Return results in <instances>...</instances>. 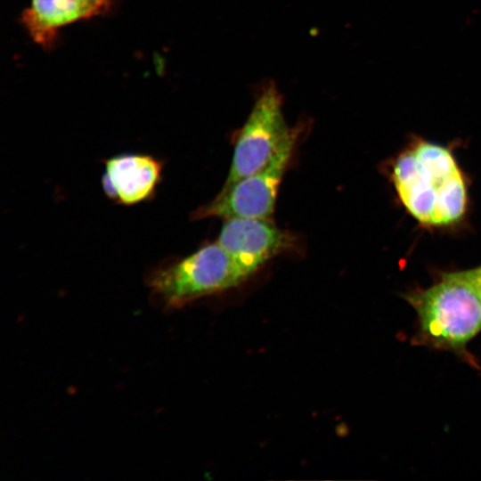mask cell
Here are the masks:
<instances>
[{
	"mask_svg": "<svg viewBox=\"0 0 481 481\" xmlns=\"http://www.w3.org/2000/svg\"><path fill=\"white\" fill-rule=\"evenodd\" d=\"M404 297L417 314L415 345L452 351L472 362L466 346L481 331V301L457 272L443 273L428 288Z\"/></svg>",
	"mask_w": 481,
	"mask_h": 481,
	"instance_id": "1",
	"label": "cell"
},
{
	"mask_svg": "<svg viewBox=\"0 0 481 481\" xmlns=\"http://www.w3.org/2000/svg\"><path fill=\"white\" fill-rule=\"evenodd\" d=\"M246 281L216 240L183 257H169L151 267L145 282L151 298L166 309L180 308Z\"/></svg>",
	"mask_w": 481,
	"mask_h": 481,
	"instance_id": "2",
	"label": "cell"
},
{
	"mask_svg": "<svg viewBox=\"0 0 481 481\" xmlns=\"http://www.w3.org/2000/svg\"><path fill=\"white\" fill-rule=\"evenodd\" d=\"M303 125L295 126L265 165L195 209L192 220L219 217L271 218L279 186L299 142Z\"/></svg>",
	"mask_w": 481,
	"mask_h": 481,
	"instance_id": "3",
	"label": "cell"
},
{
	"mask_svg": "<svg viewBox=\"0 0 481 481\" xmlns=\"http://www.w3.org/2000/svg\"><path fill=\"white\" fill-rule=\"evenodd\" d=\"M292 129L283 115L281 95L275 86H267L257 97L247 120L236 133L232 163L219 192L227 191L265 165Z\"/></svg>",
	"mask_w": 481,
	"mask_h": 481,
	"instance_id": "4",
	"label": "cell"
},
{
	"mask_svg": "<svg viewBox=\"0 0 481 481\" xmlns=\"http://www.w3.org/2000/svg\"><path fill=\"white\" fill-rule=\"evenodd\" d=\"M216 241L247 281L271 259L298 252V236L278 227L271 218L224 219Z\"/></svg>",
	"mask_w": 481,
	"mask_h": 481,
	"instance_id": "5",
	"label": "cell"
},
{
	"mask_svg": "<svg viewBox=\"0 0 481 481\" xmlns=\"http://www.w3.org/2000/svg\"><path fill=\"white\" fill-rule=\"evenodd\" d=\"M102 190L114 203L132 206L151 200L162 181L164 160L137 152L103 159Z\"/></svg>",
	"mask_w": 481,
	"mask_h": 481,
	"instance_id": "6",
	"label": "cell"
},
{
	"mask_svg": "<svg viewBox=\"0 0 481 481\" xmlns=\"http://www.w3.org/2000/svg\"><path fill=\"white\" fill-rule=\"evenodd\" d=\"M390 175L405 209L421 224L432 226L439 191L451 176L439 180L428 173L410 147L393 161Z\"/></svg>",
	"mask_w": 481,
	"mask_h": 481,
	"instance_id": "7",
	"label": "cell"
},
{
	"mask_svg": "<svg viewBox=\"0 0 481 481\" xmlns=\"http://www.w3.org/2000/svg\"><path fill=\"white\" fill-rule=\"evenodd\" d=\"M92 16L78 0H31L23 22L37 43L49 46L61 27Z\"/></svg>",
	"mask_w": 481,
	"mask_h": 481,
	"instance_id": "8",
	"label": "cell"
},
{
	"mask_svg": "<svg viewBox=\"0 0 481 481\" xmlns=\"http://www.w3.org/2000/svg\"><path fill=\"white\" fill-rule=\"evenodd\" d=\"M468 191L461 170L452 175L439 191L432 226L459 222L467 210Z\"/></svg>",
	"mask_w": 481,
	"mask_h": 481,
	"instance_id": "9",
	"label": "cell"
},
{
	"mask_svg": "<svg viewBox=\"0 0 481 481\" xmlns=\"http://www.w3.org/2000/svg\"><path fill=\"white\" fill-rule=\"evenodd\" d=\"M457 273L473 288L481 301V265Z\"/></svg>",
	"mask_w": 481,
	"mask_h": 481,
	"instance_id": "10",
	"label": "cell"
},
{
	"mask_svg": "<svg viewBox=\"0 0 481 481\" xmlns=\"http://www.w3.org/2000/svg\"><path fill=\"white\" fill-rule=\"evenodd\" d=\"M81 2L93 14V16L105 11L110 4V0H78Z\"/></svg>",
	"mask_w": 481,
	"mask_h": 481,
	"instance_id": "11",
	"label": "cell"
}]
</instances>
